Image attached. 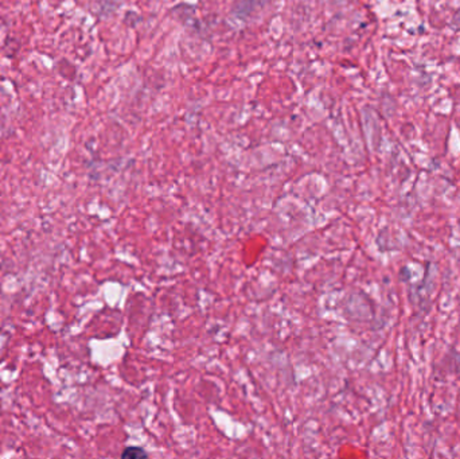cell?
I'll return each mask as SVG.
<instances>
[{
	"instance_id": "2",
	"label": "cell",
	"mask_w": 460,
	"mask_h": 459,
	"mask_svg": "<svg viewBox=\"0 0 460 459\" xmlns=\"http://www.w3.org/2000/svg\"><path fill=\"white\" fill-rule=\"evenodd\" d=\"M452 26L456 27V28H460V9L455 13V16H454V20H452Z\"/></svg>"
},
{
	"instance_id": "1",
	"label": "cell",
	"mask_w": 460,
	"mask_h": 459,
	"mask_svg": "<svg viewBox=\"0 0 460 459\" xmlns=\"http://www.w3.org/2000/svg\"><path fill=\"white\" fill-rule=\"evenodd\" d=\"M123 458H143L147 457L146 451H143L140 447H128L127 450L121 454Z\"/></svg>"
}]
</instances>
